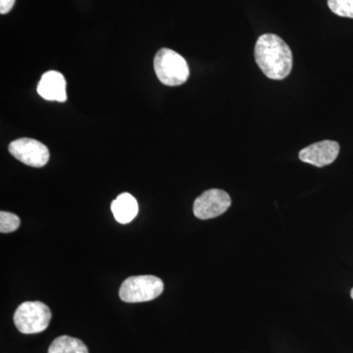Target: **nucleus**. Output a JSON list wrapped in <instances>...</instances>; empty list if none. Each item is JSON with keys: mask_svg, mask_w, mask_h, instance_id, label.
Listing matches in <instances>:
<instances>
[{"mask_svg": "<svg viewBox=\"0 0 353 353\" xmlns=\"http://www.w3.org/2000/svg\"><path fill=\"white\" fill-rule=\"evenodd\" d=\"M154 71L158 80L169 87L183 85L190 77L185 58L169 48H162L155 55Z\"/></svg>", "mask_w": 353, "mask_h": 353, "instance_id": "2", "label": "nucleus"}, {"mask_svg": "<svg viewBox=\"0 0 353 353\" xmlns=\"http://www.w3.org/2000/svg\"><path fill=\"white\" fill-rule=\"evenodd\" d=\"M66 80L57 71H48L39 81L38 94L48 101L65 102L67 101Z\"/></svg>", "mask_w": 353, "mask_h": 353, "instance_id": "8", "label": "nucleus"}, {"mask_svg": "<svg viewBox=\"0 0 353 353\" xmlns=\"http://www.w3.org/2000/svg\"><path fill=\"white\" fill-rule=\"evenodd\" d=\"M254 57L264 75L272 80H284L292 71V50L277 34L259 37L255 43Z\"/></svg>", "mask_w": 353, "mask_h": 353, "instance_id": "1", "label": "nucleus"}, {"mask_svg": "<svg viewBox=\"0 0 353 353\" xmlns=\"http://www.w3.org/2000/svg\"><path fill=\"white\" fill-rule=\"evenodd\" d=\"M16 0H0V13L2 15L10 12L12 10Z\"/></svg>", "mask_w": 353, "mask_h": 353, "instance_id": "13", "label": "nucleus"}, {"mask_svg": "<svg viewBox=\"0 0 353 353\" xmlns=\"http://www.w3.org/2000/svg\"><path fill=\"white\" fill-rule=\"evenodd\" d=\"M328 6L336 15L353 19V0H328Z\"/></svg>", "mask_w": 353, "mask_h": 353, "instance_id": "11", "label": "nucleus"}, {"mask_svg": "<svg viewBox=\"0 0 353 353\" xmlns=\"http://www.w3.org/2000/svg\"><path fill=\"white\" fill-rule=\"evenodd\" d=\"M340 153V145L334 141H322L303 148L299 152V159L313 166H327L333 163Z\"/></svg>", "mask_w": 353, "mask_h": 353, "instance_id": "7", "label": "nucleus"}, {"mask_svg": "<svg viewBox=\"0 0 353 353\" xmlns=\"http://www.w3.org/2000/svg\"><path fill=\"white\" fill-rule=\"evenodd\" d=\"M51 311L41 301H26L14 313V324L20 333L39 334L46 331L51 321Z\"/></svg>", "mask_w": 353, "mask_h": 353, "instance_id": "3", "label": "nucleus"}, {"mask_svg": "<svg viewBox=\"0 0 353 353\" xmlns=\"http://www.w3.org/2000/svg\"><path fill=\"white\" fill-rule=\"evenodd\" d=\"M350 296H352V299H353V288L352 292H350Z\"/></svg>", "mask_w": 353, "mask_h": 353, "instance_id": "14", "label": "nucleus"}, {"mask_svg": "<svg viewBox=\"0 0 353 353\" xmlns=\"http://www.w3.org/2000/svg\"><path fill=\"white\" fill-rule=\"evenodd\" d=\"M232 204L231 196L225 190H206L194 202V214L201 220L212 219L224 214Z\"/></svg>", "mask_w": 353, "mask_h": 353, "instance_id": "5", "label": "nucleus"}, {"mask_svg": "<svg viewBox=\"0 0 353 353\" xmlns=\"http://www.w3.org/2000/svg\"><path fill=\"white\" fill-rule=\"evenodd\" d=\"M9 152L22 163L36 168L46 166L50 160V150L37 139H16L9 145Z\"/></svg>", "mask_w": 353, "mask_h": 353, "instance_id": "6", "label": "nucleus"}, {"mask_svg": "<svg viewBox=\"0 0 353 353\" xmlns=\"http://www.w3.org/2000/svg\"><path fill=\"white\" fill-rule=\"evenodd\" d=\"M20 218L17 215L6 211L0 212V232L2 234L12 233L20 227Z\"/></svg>", "mask_w": 353, "mask_h": 353, "instance_id": "12", "label": "nucleus"}, {"mask_svg": "<svg viewBox=\"0 0 353 353\" xmlns=\"http://www.w3.org/2000/svg\"><path fill=\"white\" fill-rule=\"evenodd\" d=\"M111 210L117 222L121 224H128L138 215V201L132 194L124 192L113 201L111 204Z\"/></svg>", "mask_w": 353, "mask_h": 353, "instance_id": "9", "label": "nucleus"}, {"mask_svg": "<svg viewBox=\"0 0 353 353\" xmlns=\"http://www.w3.org/2000/svg\"><path fill=\"white\" fill-rule=\"evenodd\" d=\"M48 353H88V350L87 345L79 339L61 336L52 341Z\"/></svg>", "mask_w": 353, "mask_h": 353, "instance_id": "10", "label": "nucleus"}, {"mask_svg": "<svg viewBox=\"0 0 353 353\" xmlns=\"http://www.w3.org/2000/svg\"><path fill=\"white\" fill-rule=\"evenodd\" d=\"M163 290L161 279L152 275L132 276L123 282L119 296L125 303H145L157 299Z\"/></svg>", "mask_w": 353, "mask_h": 353, "instance_id": "4", "label": "nucleus"}]
</instances>
